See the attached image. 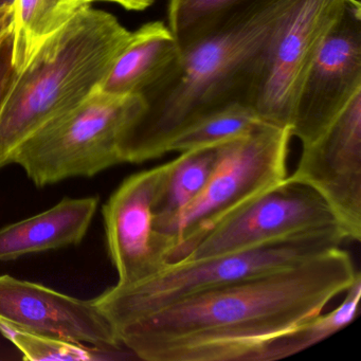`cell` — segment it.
Masks as SVG:
<instances>
[{
	"label": "cell",
	"instance_id": "cell-1",
	"mask_svg": "<svg viewBox=\"0 0 361 361\" xmlns=\"http://www.w3.org/2000/svg\"><path fill=\"white\" fill-rule=\"evenodd\" d=\"M361 274L340 247L300 265L192 293L115 329L147 361H257Z\"/></svg>",
	"mask_w": 361,
	"mask_h": 361
},
{
	"label": "cell",
	"instance_id": "cell-2",
	"mask_svg": "<svg viewBox=\"0 0 361 361\" xmlns=\"http://www.w3.org/2000/svg\"><path fill=\"white\" fill-rule=\"evenodd\" d=\"M295 1L253 0L183 48L178 62L143 94L145 109L120 143L122 164L169 154L177 135L209 114L251 107L266 50Z\"/></svg>",
	"mask_w": 361,
	"mask_h": 361
},
{
	"label": "cell",
	"instance_id": "cell-3",
	"mask_svg": "<svg viewBox=\"0 0 361 361\" xmlns=\"http://www.w3.org/2000/svg\"><path fill=\"white\" fill-rule=\"evenodd\" d=\"M130 37L113 14L88 7L42 46L0 111V170L27 139L97 90Z\"/></svg>",
	"mask_w": 361,
	"mask_h": 361
},
{
	"label": "cell",
	"instance_id": "cell-4",
	"mask_svg": "<svg viewBox=\"0 0 361 361\" xmlns=\"http://www.w3.org/2000/svg\"><path fill=\"white\" fill-rule=\"evenodd\" d=\"M345 240L339 225L327 226L246 250L168 263L140 282L116 284L94 302L115 331L192 293L300 265Z\"/></svg>",
	"mask_w": 361,
	"mask_h": 361
},
{
	"label": "cell",
	"instance_id": "cell-5",
	"mask_svg": "<svg viewBox=\"0 0 361 361\" xmlns=\"http://www.w3.org/2000/svg\"><path fill=\"white\" fill-rule=\"evenodd\" d=\"M145 106L142 96H111L96 90L22 143L11 164L39 187L94 176L122 164L120 143Z\"/></svg>",
	"mask_w": 361,
	"mask_h": 361
},
{
	"label": "cell",
	"instance_id": "cell-6",
	"mask_svg": "<svg viewBox=\"0 0 361 361\" xmlns=\"http://www.w3.org/2000/svg\"><path fill=\"white\" fill-rule=\"evenodd\" d=\"M291 137L290 128L265 123L223 145L204 189L160 234L169 244L168 263L185 259L230 213L288 176Z\"/></svg>",
	"mask_w": 361,
	"mask_h": 361
},
{
	"label": "cell",
	"instance_id": "cell-7",
	"mask_svg": "<svg viewBox=\"0 0 361 361\" xmlns=\"http://www.w3.org/2000/svg\"><path fill=\"white\" fill-rule=\"evenodd\" d=\"M345 0H297L266 50L251 107L267 123L290 126L295 99Z\"/></svg>",
	"mask_w": 361,
	"mask_h": 361
},
{
	"label": "cell",
	"instance_id": "cell-8",
	"mask_svg": "<svg viewBox=\"0 0 361 361\" xmlns=\"http://www.w3.org/2000/svg\"><path fill=\"white\" fill-rule=\"evenodd\" d=\"M333 225L339 223L320 194L287 176L230 213L181 261L246 250Z\"/></svg>",
	"mask_w": 361,
	"mask_h": 361
},
{
	"label": "cell",
	"instance_id": "cell-9",
	"mask_svg": "<svg viewBox=\"0 0 361 361\" xmlns=\"http://www.w3.org/2000/svg\"><path fill=\"white\" fill-rule=\"evenodd\" d=\"M361 92V4L345 0L295 99L291 136L307 145Z\"/></svg>",
	"mask_w": 361,
	"mask_h": 361
},
{
	"label": "cell",
	"instance_id": "cell-10",
	"mask_svg": "<svg viewBox=\"0 0 361 361\" xmlns=\"http://www.w3.org/2000/svg\"><path fill=\"white\" fill-rule=\"evenodd\" d=\"M288 178L320 194L348 240H361V92L316 139L302 145Z\"/></svg>",
	"mask_w": 361,
	"mask_h": 361
},
{
	"label": "cell",
	"instance_id": "cell-11",
	"mask_svg": "<svg viewBox=\"0 0 361 361\" xmlns=\"http://www.w3.org/2000/svg\"><path fill=\"white\" fill-rule=\"evenodd\" d=\"M169 169L170 161L130 175L103 207L118 285L140 282L168 264V243L155 229V206Z\"/></svg>",
	"mask_w": 361,
	"mask_h": 361
},
{
	"label": "cell",
	"instance_id": "cell-12",
	"mask_svg": "<svg viewBox=\"0 0 361 361\" xmlns=\"http://www.w3.org/2000/svg\"><path fill=\"white\" fill-rule=\"evenodd\" d=\"M0 326L106 350L126 348L94 300L10 276H0Z\"/></svg>",
	"mask_w": 361,
	"mask_h": 361
},
{
	"label": "cell",
	"instance_id": "cell-13",
	"mask_svg": "<svg viewBox=\"0 0 361 361\" xmlns=\"http://www.w3.org/2000/svg\"><path fill=\"white\" fill-rule=\"evenodd\" d=\"M180 54L166 23H147L130 32L97 90L111 96L143 97L178 62Z\"/></svg>",
	"mask_w": 361,
	"mask_h": 361
},
{
	"label": "cell",
	"instance_id": "cell-14",
	"mask_svg": "<svg viewBox=\"0 0 361 361\" xmlns=\"http://www.w3.org/2000/svg\"><path fill=\"white\" fill-rule=\"evenodd\" d=\"M98 206V196L65 198L47 211L1 228L0 261L80 244Z\"/></svg>",
	"mask_w": 361,
	"mask_h": 361
},
{
	"label": "cell",
	"instance_id": "cell-15",
	"mask_svg": "<svg viewBox=\"0 0 361 361\" xmlns=\"http://www.w3.org/2000/svg\"><path fill=\"white\" fill-rule=\"evenodd\" d=\"M92 4V0H14L11 33L18 73L52 35Z\"/></svg>",
	"mask_w": 361,
	"mask_h": 361
},
{
	"label": "cell",
	"instance_id": "cell-16",
	"mask_svg": "<svg viewBox=\"0 0 361 361\" xmlns=\"http://www.w3.org/2000/svg\"><path fill=\"white\" fill-rule=\"evenodd\" d=\"M228 143V142H227ZM223 145L181 152L171 160L155 206V229L161 234L202 192Z\"/></svg>",
	"mask_w": 361,
	"mask_h": 361
},
{
	"label": "cell",
	"instance_id": "cell-17",
	"mask_svg": "<svg viewBox=\"0 0 361 361\" xmlns=\"http://www.w3.org/2000/svg\"><path fill=\"white\" fill-rule=\"evenodd\" d=\"M343 302L329 314H318L302 323L286 335L268 344L257 361H274L303 352L350 325L359 314L361 299V276L345 291Z\"/></svg>",
	"mask_w": 361,
	"mask_h": 361
},
{
	"label": "cell",
	"instance_id": "cell-18",
	"mask_svg": "<svg viewBox=\"0 0 361 361\" xmlns=\"http://www.w3.org/2000/svg\"><path fill=\"white\" fill-rule=\"evenodd\" d=\"M265 123L248 105H232L190 124L171 142L169 153L225 145L247 136Z\"/></svg>",
	"mask_w": 361,
	"mask_h": 361
},
{
	"label": "cell",
	"instance_id": "cell-19",
	"mask_svg": "<svg viewBox=\"0 0 361 361\" xmlns=\"http://www.w3.org/2000/svg\"><path fill=\"white\" fill-rule=\"evenodd\" d=\"M0 333L18 348L26 360L90 361L128 357L123 350H106L50 336L25 333L6 326H0Z\"/></svg>",
	"mask_w": 361,
	"mask_h": 361
},
{
	"label": "cell",
	"instance_id": "cell-20",
	"mask_svg": "<svg viewBox=\"0 0 361 361\" xmlns=\"http://www.w3.org/2000/svg\"><path fill=\"white\" fill-rule=\"evenodd\" d=\"M253 0H170L168 26L180 49L233 10Z\"/></svg>",
	"mask_w": 361,
	"mask_h": 361
},
{
	"label": "cell",
	"instance_id": "cell-21",
	"mask_svg": "<svg viewBox=\"0 0 361 361\" xmlns=\"http://www.w3.org/2000/svg\"><path fill=\"white\" fill-rule=\"evenodd\" d=\"M18 71L13 65V39L10 31L0 42V111L16 81Z\"/></svg>",
	"mask_w": 361,
	"mask_h": 361
},
{
	"label": "cell",
	"instance_id": "cell-22",
	"mask_svg": "<svg viewBox=\"0 0 361 361\" xmlns=\"http://www.w3.org/2000/svg\"><path fill=\"white\" fill-rule=\"evenodd\" d=\"M92 3L109 1V3L118 4V5L126 8V10H130V11H143V10L154 5L157 0H92Z\"/></svg>",
	"mask_w": 361,
	"mask_h": 361
},
{
	"label": "cell",
	"instance_id": "cell-23",
	"mask_svg": "<svg viewBox=\"0 0 361 361\" xmlns=\"http://www.w3.org/2000/svg\"><path fill=\"white\" fill-rule=\"evenodd\" d=\"M12 6L0 9V42L11 31Z\"/></svg>",
	"mask_w": 361,
	"mask_h": 361
},
{
	"label": "cell",
	"instance_id": "cell-24",
	"mask_svg": "<svg viewBox=\"0 0 361 361\" xmlns=\"http://www.w3.org/2000/svg\"><path fill=\"white\" fill-rule=\"evenodd\" d=\"M14 0H0V9L4 7H8V6H12Z\"/></svg>",
	"mask_w": 361,
	"mask_h": 361
}]
</instances>
